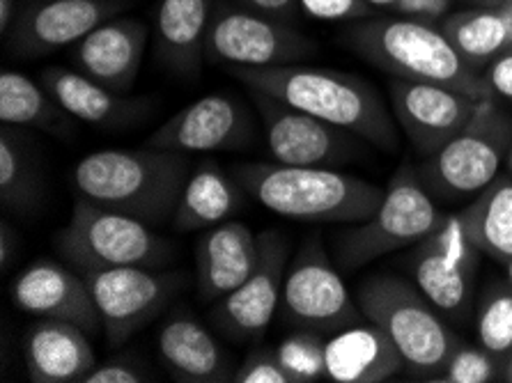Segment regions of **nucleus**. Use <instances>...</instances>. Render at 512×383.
I'll return each instance as SVG.
<instances>
[{"instance_id": "obj_5", "label": "nucleus", "mask_w": 512, "mask_h": 383, "mask_svg": "<svg viewBox=\"0 0 512 383\" xmlns=\"http://www.w3.org/2000/svg\"><path fill=\"white\" fill-rule=\"evenodd\" d=\"M363 317L389 335L405 367L416 377L437 381L460 338L446 326L418 285L398 276H370L356 289Z\"/></svg>"}, {"instance_id": "obj_20", "label": "nucleus", "mask_w": 512, "mask_h": 383, "mask_svg": "<svg viewBox=\"0 0 512 383\" xmlns=\"http://www.w3.org/2000/svg\"><path fill=\"white\" fill-rule=\"evenodd\" d=\"M258 257L260 237L248 225L226 221L205 230L196 248L200 299L216 303L235 292L255 269Z\"/></svg>"}, {"instance_id": "obj_39", "label": "nucleus", "mask_w": 512, "mask_h": 383, "mask_svg": "<svg viewBox=\"0 0 512 383\" xmlns=\"http://www.w3.org/2000/svg\"><path fill=\"white\" fill-rule=\"evenodd\" d=\"M244 3L255 12L269 14V17L283 21L299 10V0H244Z\"/></svg>"}, {"instance_id": "obj_18", "label": "nucleus", "mask_w": 512, "mask_h": 383, "mask_svg": "<svg viewBox=\"0 0 512 383\" xmlns=\"http://www.w3.org/2000/svg\"><path fill=\"white\" fill-rule=\"evenodd\" d=\"M10 299L28 315L62 319L81 326L90 335L102 326L85 278L58 262L40 260L30 264L10 283Z\"/></svg>"}, {"instance_id": "obj_14", "label": "nucleus", "mask_w": 512, "mask_h": 383, "mask_svg": "<svg viewBox=\"0 0 512 383\" xmlns=\"http://www.w3.org/2000/svg\"><path fill=\"white\" fill-rule=\"evenodd\" d=\"M255 269L235 292L216 301L214 322L237 340H260L281 308L283 283L290 264V241L283 232L265 230Z\"/></svg>"}, {"instance_id": "obj_38", "label": "nucleus", "mask_w": 512, "mask_h": 383, "mask_svg": "<svg viewBox=\"0 0 512 383\" xmlns=\"http://www.w3.org/2000/svg\"><path fill=\"white\" fill-rule=\"evenodd\" d=\"M451 3L453 0H400V3L393 7V12H398L400 17L439 23L448 12H451Z\"/></svg>"}, {"instance_id": "obj_16", "label": "nucleus", "mask_w": 512, "mask_h": 383, "mask_svg": "<svg viewBox=\"0 0 512 383\" xmlns=\"http://www.w3.org/2000/svg\"><path fill=\"white\" fill-rule=\"evenodd\" d=\"M251 131V117L239 101L226 95H207L168 117L147 138V145L184 154L230 152L244 147Z\"/></svg>"}, {"instance_id": "obj_40", "label": "nucleus", "mask_w": 512, "mask_h": 383, "mask_svg": "<svg viewBox=\"0 0 512 383\" xmlns=\"http://www.w3.org/2000/svg\"><path fill=\"white\" fill-rule=\"evenodd\" d=\"M14 255H17V234L3 218V223H0V267L3 271L10 269Z\"/></svg>"}, {"instance_id": "obj_13", "label": "nucleus", "mask_w": 512, "mask_h": 383, "mask_svg": "<svg viewBox=\"0 0 512 383\" xmlns=\"http://www.w3.org/2000/svg\"><path fill=\"white\" fill-rule=\"evenodd\" d=\"M389 99L395 122L423 156L439 152L460 134L480 101L448 85L400 76L391 78Z\"/></svg>"}, {"instance_id": "obj_22", "label": "nucleus", "mask_w": 512, "mask_h": 383, "mask_svg": "<svg viewBox=\"0 0 512 383\" xmlns=\"http://www.w3.org/2000/svg\"><path fill=\"white\" fill-rule=\"evenodd\" d=\"M42 85L74 120L92 124V127L122 129L138 122L150 111L145 99L127 97L124 92L106 88L79 69H46L42 72Z\"/></svg>"}, {"instance_id": "obj_45", "label": "nucleus", "mask_w": 512, "mask_h": 383, "mask_svg": "<svg viewBox=\"0 0 512 383\" xmlns=\"http://www.w3.org/2000/svg\"><path fill=\"white\" fill-rule=\"evenodd\" d=\"M506 269H508V283L512 285V260L506 262Z\"/></svg>"}, {"instance_id": "obj_7", "label": "nucleus", "mask_w": 512, "mask_h": 383, "mask_svg": "<svg viewBox=\"0 0 512 383\" xmlns=\"http://www.w3.org/2000/svg\"><path fill=\"white\" fill-rule=\"evenodd\" d=\"M441 218L444 214L432 202L423 179L411 166H402L375 214L336 237L338 264L356 271L395 250L414 246L437 230Z\"/></svg>"}, {"instance_id": "obj_24", "label": "nucleus", "mask_w": 512, "mask_h": 383, "mask_svg": "<svg viewBox=\"0 0 512 383\" xmlns=\"http://www.w3.org/2000/svg\"><path fill=\"white\" fill-rule=\"evenodd\" d=\"M324 358L333 383H382L405 367L389 335L372 322L333 333L324 345Z\"/></svg>"}, {"instance_id": "obj_15", "label": "nucleus", "mask_w": 512, "mask_h": 383, "mask_svg": "<svg viewBox=\"0 0 512 383\" xmlns=\"http://www.w3.org/2000/svg\"><path fill=\"white\" fill-rule=\"evenodd\" d=\"M478 253L460 216H444L430 237L418 241L411 269L418 289L434 308L446 315H460L467 308Z\"/></svg>"}, {"instance_id": "obj_34", "label": "nucleus", "mask_w": 512, "mask_h": 383, "mask_svg": "<svg viewBox=\"0 0 512 383\" xmlns=\"http://www.w3.org/2000/svg\"><path fill=\"white\" fill-rule=\"evenodd\" d=\"M235 383H292V377L285 372L276 356V349H255L246 356L239 370L232 374Z\"/></svg>"}, {"instance_id": "obj_32", "label": "nucleus", "mask_w": 512, "mask_h": 383, "mask_svg": "<svg viewBox=\"0 0 512 383\" xmlns=\"http://www.w3.org/2000/svg\"><path fill=\"white\" fill-rule=\"evenodd\" d=\"M478 340L487 351L506 358L512 351V285H496L478 310Z\"/></svg>"}, {"instance_id": "obj_26", "label": "nucleus", "mask_w": 512, "mask_h": 383, "mask_svg": "<svg viewBox=\"0 0 512 383\" xmlns=\"http://www.w3.org/2000/svg\"><path fill=\"white\" fill-rule=\"evenodd\" d=\"M242 186L216 161H203L186 179L180 205L173 216L175 230L205 232L226 223L242 207Z\"/></svg>"}, {"instance_id": "obj_43", "label": "nucleus", "mask_w": 512, "mask_h": 383, "mask_svg": "<svg viewBox=\"0 0 512 383\" xmlns=\"http://www.w3.org/2000/svg\"><path fill=\"white\" fill-rule=\"evenodd\" d=\"M501 379L512 383V351L510 354L503 358V370H501Z\"/></svg>"}, {"instance_id": "obj_27", "label": "nucleus", "mask_w": 512, "mask_h": 383, "mask_svg": "<svg viewBox=\"0 0 512 383\" xmlns=\"http://www.w3.org/2000/svg\"><path fill=\"white\" fill-rule=\"evenodd\" d=\"M439 26L476 72L512 46V7L471 5L448 12Z\"/></svg>"}, {"instance_id": "obj_3", "label": "nucleus", "mask_w": 512, "mask_h": 383, "mask_svg": "<svg viewBox=\"0 0 512 383\" xmlns=\"http://www.w3.org/2000/svg\"><path fill=\"white\" fill-rule=\"evenodd\" d=\"M242 189L278 216L306 223H363L382 205L384 193L368 179L336 168L244 163L235 170Z\"/></svg>"}, {"instance_id": "obj_11", "label": "nucleus", "mask_w": 512, "mask_h": 383, "mask_svg": "<svg viewBox=\"0 0 512 383\" xmlns=\"http://www.w3.org/2000/svg\"><path fill=\"white\" fill-rule=\"evenodd\" d=\"M310 49L313 42L283 19L223 3L209 23L205 56L230 69H265L292 65Z\"/></svg>"}, {"instance_id": "obj_12", "label": "nucleus", "mask_w": 512, "mask_h": 383, "mask_svg": "<svg viewBox=\"0 0 512 383\" xmlns=\"http://www.w3.org/2000/svg\"><path fill=\"white\" fill-rule=\"evenodd\" d=\"M269 154L276 163L306 168H338L356 154V136L285 101L251 90Z\"/></svg>"}, {"instance_id": "obj_10", "label": "nucleus", "mask_w": 512, "mask_h": 383, "mask_svg": "<svg viewBox=\"0 0 512 383\" xmlns=\"http://www.w3.org/2000/svg\"><path fill=\"white\" fill-rule=\"evenodd\" d=\"M88 283L106 338L122 345L154 322L180 292L184 278L161 267H113L79 271Z\"/></svg>"}, {"instance_id": "obj_28", "label": "nucleus", "mask_w": 512, "mask_h": 383, "mask_svg": "<svg viewBox=\"0 0 512 383\" xmlns=\"http://www.w3.org/2000/svg\"><path fill=\"white\" fill-rule=\"evenodd\" d=\"M0 120L10 127L40 129L53 136H67L72 131L74 117L58 104V99L14 69L0 74Z\"/></svg>"}, {"instance_id": "obj_6", "label": "nucleus", "mask_w": 512, "mask_h": 383, "mask_svg": "<svg viewBox=\"0 0 512 383\" xmlns=\"http://www.w3.org/2000/svg\"><path fill=\"white\" fill-rule=\"evenodd\" d=\"M58 246L76 271L113 267H164L173 257V246L122 211L79 198Z\"/></svg>"}, {"instance_id": "obj_29", "label": "nucleus", "mask_w": 512, "mask_h": 383, "mask_svg": "<svg viewBox=\"0 0 512 383\" xmlns=\"http://www.w3.org/2000/svg\"><path fill=\"white\" fill-rule=\"evenodd\" d=\"M460 221L480 253L506 264L512 260V177H496L462 211Z\"/></svg>"}, {"instance_id": "obj_23", "label": "nucleus", "mask_w": 512, "mask_h": 383, "mask_svg": "<svg viewBox=\"0 0 512 383\" xmlns=\"http://www.w3.org/2000/svg\"><path fill=\"white\" fill-rule=\"evenodd\" d=\"M157 351L166 370L182 383L232 381L226 351L189 312L170 315L157 333Z\"/></svg>"}, {"instance_id": "obj_19", "label": "nucleus", "mask_w": 512, "mask_h": 383, "mask_svg": "<svg viewBox=\"0 0 512 383\" xmlns=\"http://www.w3.org/2000/svg\"><path fill=\"white\" fill-rule=\"evenodd\" d=\"M147 35L150 30L143 21L108 19L76 44L74 65L92 81L127 95L141 74Z\"/></svg>"}, {"instance_id": "obj_25", "label": "nucleus", "mask_w": 512, "mask_h": 383, "mask_svg": "<svg viewBox=\"0 0 512 383\" xmlns=\"http://www.w3.org/2000/svg\"><path fill=\"white\" fill-rule=\"evenodd\" d=\"M214 0H161L154 17L159 58L180 74H196L205 56Z\"/></svg>"}, {"instance_id": "obj_1", "label": "nucleus", "mask_w": 512, "mask_h": 383, "mask_svg": "<svg viewBox=\"0 0 512 383\" xmlns=\"http://www.w3.org/2000/svg\"><path fill=\"white\" fill-rule=\"evenodd\" d=\"M248 90L285 101L299 111L354 134L359 140L379 147L398 150V122L368 81L324 67L281 65L265 69H230Z\"/></svg>"}, {"instance_id": "obj_4", "label": "nucleus", "mask_w": 512, "mask_h": 383, "mask_svg": "<svg viewBox=\"0 0 512 383\" xmlns=\"http://www.w3.org/2000/svg\"><path fill=\"white\" fill-rule=\"evenodd\" d=\"M345 42L391 76L448 85L476 99H494L483 76L460 56L439 23L411 17L361 21L347 30Z\"/></svg>"}, {"instance_id": "obj_33", "label": "nucleus", "mask_w": 512, "mask_h": 383, "mask_svg": "<svg viewBox=\"0 0 512 383\" xmlns=\"http://www.w3.org/2000/svg\"><path fill=\"white\" fill-rule=\"evenodd\" d=\"M503 358L487 351L483 345H457L437 381L444 383H492L501 379Z\"/></svg>"}, {"instance_id": "obj_46", "label": "nucleus", "mask_w": 512, "mask_h": 383, "mask_svg": "<svg viewBox=\"0 0 512 383\" xmlns=\"http://www.w3.org/2000/svg\"><path fill=\"white\" fill-rule=\"evenodd\" d=\"M508 175L512 177V147H510V154H508Z\"/></svg>"}, {"instance_id": "obj_37", "label": "nucleus", "mask_w": 512, "mask_h": 383, "mask_svg": "<svg viewBox=\"0 0 512 383\" xmlns=\"http://www.w3.org/2000/svg\"><path fill=\"white\" fill-rule=\"evenodd\" d=\"M480 76L492 97L512 101V46L487 62Z\"/></svg>"}, {"instance_id": "obj_9", "label": "nucleus", "mask_w": 512, "mask_h": 383, "mask_svg": "<svg viewBox=\"0 0 512 383\" xmlns=\"http://www.w3.org/2000/svg\"><path fill=\"white\" fill-rule=\"evenodd\" d=\"M281 315L287 324L322 335L368 322L356 296L349 294L345 280L317 239L304 241L294 260L287 264Z\"/></svg>"}, {"instance_id": "obj_44", "label": "nucleus", "mask_w": 512, "mask_h": 383, "mask_svg": "<svg viewBox=\"0 0 512 383\" xmlns=\"http://www.w3.org/2000/svg\"><path fill=\"white\" fill-rule=\"evenodd\" d=\"M366 3L372 7V10H375V7H386V10H393L400 0H366Z\"/></svg>"}, {"instance_id": "obj_36", "label": "nucleus", "mask_w": 512, "mask_h": 383, "mask_svg": "<svg viewBox=\"0 0 512 383\" xmlns=\"http://www.w3.org/2000/svg\"><path fill=\"white\" fill-rule=\"evenodd\" d=\"M143 381H150V374H147L143 367L136 365L134 361H127V358H115V361H108L104 365H95L83 379V383H143Z\"/></svg>"}, {"instance_id": "obj_31", "label": "nucleus", "mask_w": 512, "mask_h": 383, "mask_svg": "<svg viewBox=\"0 0 512 383\" xmlns=\"http://www.w3.org/2000/svg\"><path fill=\"white\" fill-rule=\"evenodd\" d=\"M324 345L327 340L322 333L299 328L297 333L283 338L276 347V356L285 372L292 377V383H313L327 377V358H324Z\"/></svg>"}, {"instance_id": "obj_17", "label": "nucleus", "mask_w": 512, "mask_h": 383, "mask_svg": "<svg viewBox=\"0 0 512 383\" xmlns=\"http://www.w3.org/2000/svg\"><path fill=\"white\" fill-rule=\"evenodd\" d=\"M127 0H42L26 7L10 30V46L35 58L76 46L104 21L118 17Z\"/></svg>"}, {"instance_id": "obj_2", "label": "nucleus", "mask_w": 512, "mask_h": 383, "mask_svg": "<svg viewBox=\"0 0 512 383\" xmlns=\"http://www.w3.org/2000/svg\"><path fill=\"white\" fill-rule=\"evenodd\" d=\"M189 175V154L147 145L85 154L74 168V186L81 198L154 228L175 216Z\"/></svg>"}, {"instance_id": "obj_41", "label": "nucleus", "mask_w": 512, "mask_h": 383, "mask_svg": "<svg viewBox=\"0 0 512 383\" xmlns=\"http://www.w3.org/2000/svg\"><path fill=\"white\" fill-rule=\"evenodd\" d=\"M14 19V0H0V30L3 35H10Z\"/></svg>"}, {"instance_id": "obj_35", "label": "nucleus", "mask_w": 512, "mask_h": 383, "mask_svg": "<svg viewBox=\"0 0 512 383\" xmlns=\"http://www.w3.org/2000/svg\"><path fill=\"white\" fill-rule=\"evenodd\" d=\"M299 10L317 21H356L368 17L366 0H299Z\"/></svg>"}, {"instance_id": "obj_8", "label": "nucleus", "mask_w": 512, "mask_h": 383, "mask_svg": "<svg viewBox=\"0 0 512 383\" xmlns=\"http://www.w3.org/2000/svg\"><path fill=\"white\" fill-rule=\"evenodd\" d=\"M510 147L512 117L494 99H480L467 127L428 156L421 173L425 189L444 200L480 193L499 177Z\"/></svg>"}, {"instance_id": "obj_30", "label": "nucleus", "mask_w": 512, "mask_h": 383, "mask_svg": "<svg viewBox=\"0 0 512 383\" xmlns=\"http://www.w3.org/2000/svg\"><path fill=\"white\" fill-rule=\"evenodd\" d=\"M42 200V179L33 152L10 124L0 131V205L7 214H30Z\"/></svg>"}, {"instance_id": "obj_21", "label": "nucleus", "mask_w": 512, "mask_h": 383, "mask_svg": "<svg viewBox=\"0 0 512 383\" xmlns=\"http://www.w3.org/2000/svg\"><path fill=\"white\" fill-rule=\"evenodd\" d=\"M88 331L81 326L46 319L26 333V370L33 383H83L85 374L97 365Z\"/></svg>"}, {"instance_id": "obj_42", "label": "nucleus", "mask_w": 512, "mask_h": 383, "mask_svg": "<svg viewBox=\"0 0 512 383\" xmlns=\"http://www.w3.org/2000/svg\"><path fill=\"white\" fill-rule=\"evenodd\" d=\"M467 3L483 7H512V0H467Z\"/></svg>"}]
</instances>
